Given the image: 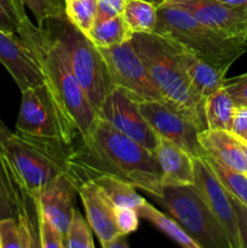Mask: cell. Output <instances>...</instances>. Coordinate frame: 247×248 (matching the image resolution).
<instances>
[{
  "label": "cell",
  "mask_w": 247,
  "mask_h": 248,
  "mask_svg": "<svg viewBox=\"0 0 247 248\" xmlns=\"http://www.w3.org/2000/svg\"><path fill=\"white\" fill-rule=\"evenodd\" d=\"M65 172L77 186L102 176H114L147 191L164 194L155 154L97 116L89 132L80 136L65 159Z\"/></svg>",
  "instance_id": "obj_1"
},
{
  "label": "cell",
  "mask_w": 247,
  "mask_h": 248,
  "mask_svg": "<svg viewBox=\"0 0 247 248\" xmlns=\"http://www.w3.org/2000/svg\"><path fill=\"white\" fill-rule=\"evenodd\" d=\"M18 36L38 58L43 68L45 85L52 98L69 116L79 135L84 136L98 115L73 72L62 41L56 35L51 36L45 28L34 24Z\"/></svg>",
  "instance_id": "obj_2"
},
{
  "label": "cell",
  "mask_w": 247,
  "mask_h": 248,
  "mask_svg": "<svg viewBox=\"0 0 247 248\" xmlns=\"http://www.w3.org/2000/svg\"><path fill=\"white\" fill-rule=\"evenodd\" d=\"M131 41L142 57L161 101L172 110L188 118L200 131L206 130L205 99L191 87L172 41L154 31L133 34Z\"/></svg>",
  "instance_id": "obj_3"
},
{
  "label": "cell",
  "mask_w": 247,
  "mask_h": 248,
  "mask_svg": "<svg viewBox=\"0 0 247 248\" xmlns=\"http://www.w3.org/2000/svg\"><path fill=\"white\" fill-rule=\"evenodd\" d=\"M15 133L50 155L63 169L70 148L80 137L73 121L57 106L45 82L22 90Z\"/></svg>",
  "instance_id": "obj_4"
},
{
  "label": "cell",
  "mask_w": 247,
  "mask_h": 248,
  "mask_svg": "<svg viewBox=\"0 0 247 248\" xmlns=\"http://www.w3.org/2000/svg\"><path fill=\"white\" fill-rule=\"evenodd\" d=\"M154 33L176 41L196 57L225 70L247 51V40L220 35L188 11L172 5L157 6Z\"/></svg>",
  "instance_id": "obj_5"
},
{
  "label": "cell",
  "mask_w": 247,
  "mask_h": 248,
  "mask_svg": "<svg viewBox=\"0 0 247 248\" xmlns=\"http://www.w3.org/2000/svg\"><path fill=\"white\" fill-rule=\"evenodd\" d=\"M57 22L60 27L55 35L64 45L73 72L98 115L104 99L115 87L106 61L98 47L74 24L70 23L67 17L57 18Z\"/></svg>",
  "instance_id": "obj_6"
},
{
  "label": "cell",
  "mask_w": 247,
  "mask_h": 248,
  "mask_svg": "<svg viewBox=\"0 0 247 248\" xmlns=\"http://www.w3.org/2000/svg\"><path fill=\"white\" fill-rule=\"evenodd\" d=\"M155 201L193 237L200 248H230L222 224L194 184L164 186V194Z\"/></svg>",
  "instance_id": "obj_7"
},
{
  "label": "cell",
  "mask_w": 247,
  "mask_h": 248,
  "mask_svg": "<svg viewBox=\"0 0 247 248\" xmlns=\"http://www.w3.org/2000/svg\"><path fill=\"white\" fill-rule=\"evenodd\" d=\"M0 157L15 183L31 200L60 172L65 171L50 155L16 133H12L4 143Z\"/></svg>",
  "instance_id": "obj_8"
},
{
  "label": "cell",
  "mask_w": 247,
  "mask_h": 248,
  "mask_svg": "<svg viewBox=\"0 0 247 248\" xmlns=\"http://www.w3.org/2000/svg\"><path fill=\"white\" fill-rule=\"evenodd\" d=\"M98 50L106 61L114 86L123 87L140 101H161V96L132 41L127 40L107 48L98 47Z\"/></svg>",
  "instance_id": "obj_9"
},
{
  "label": "cell",
  "mask_w": 247,
  "mask_h": 248,
  "mask_svg": "<svg viewBox=\"0 0 247 248\" xmlns=\"http://www.w3.org/2000/svg\"><path fill=\"white\" fill-rule=\"evenodd\" d=\"M140 102L139 98L123 87L115 86L104 99L98 116L145 149L154 153L159 136L143 116L139 108Z\"/></svg>",
  "instance_id": "obj_10"
},
{
  "label": "cell",
  "mask_w": 247,
  "mask_h": 248,
  "mask_svg": "<svg viewBox=\"0 0 247 248\" xmlns=\"http://www.w3.org/2000/svg\"><path fill=\"white\" fill-rule=\"evenodd\" d=\"M162 4L185 10L220 35L247 40V6H232L219 0H165Z\"/></svg>",
  "instance_id": "obj_11"
},
{
  "label": "cell",
  "mask_w": 247,
  "mask_h": 248,
  "mask_svg": "<svg viewBox=\"0 0 247 248\" xmlns=\"http://www.w3.org/2000/svg\"><path fill=\"white\" fill-rule=\"evenodd\" d=\"M194 186L222 224L230 248H241L236 216L230 200V193L220 183L205 156L195 157Z\"/></svg>",
  "instance_id": "obj_12"
},
{
  "label": "cell",
  "mask_w": 247,
  "mask_h": 248,
  "mask_svg": "<svg viewBox=\"0 0 247 248\" xmlns=\"http://www.w3.org/2000/svg\"><path fill=\"white\" fill-rule=\"evenodd\" d=\"M139 108L157 136L181 145L194 157L205 156L198 140L200 130L188 118L172 110L161 101H142Z\"/></svg>",
  "instance_id": "obj_13"
},
{
  "label": "cell",
  "mask_w": 247,
  "mask_h": 248,
  "mask_svg": "<svg viewBox=\"0 0 247 248\" xmlns=\"http://www.w3.org/2000/svg\"><path fill=\"white\" fill-rule=\"evenodd\" d=\"M79 186L65 171L60 172L34 199L35 212L40 213L65 235L74 213Z\"/></svg>",
  "instance_id": "obj_14"
},
{
  "label": "cell",
  "mask_w": 247,
  "mask_h": 248,
  "mask_svg": "<svg viewBox=\"0 0 247 248\" xmlns=\"http://www.w3.org/2000/svg\"><path fill=\"white\" fill-rule=\"evenodd\" d=\"M0 62L14 78L19 90L45 82L43 68L33 51L17 34L0 29Z\"/></svg>",
  "instance_id": "obj_15"
},
{
  "label": "cell",
  "mask_w": 247,
  "mask_h": 248,
  "mask_svg": "<svg viewBox=\"0 0 247 248\" xmlns=\"http://www.w3.org/2000/svg\"><path fill=\"white\" fill-rule=\"evenodd\" d=\"M80 199L85 207L87 222L103 248L120 235L115 219V205L96 181L84 182L79 186Z\"/></svg>",
  "instance_id": "obj_16"
},
{
  "label": "cell",
  "mask_w": 247,
  "mask_h": 248,
  "mask_svg": "<svg viewBox=\"0 0 247 248\" xmlns=\"http://www.w3.org/2000/svg\"><path fill=\"white\" fill-rule=\"evenodd\" d=\"M159 164L162 186H193L195 179V157L181 145L159 136L154 150Z\"/></svg>",
  "instance_id": "obj_17"
},
{
  "label": "cell",
  "mask_w": 247,
  "mask_h": 248,
  "mask_svg": "<svg viewBox=\"0 0 247 248\" xmlns=\"http://www.w3.org/2000/svg\"><path fill=\"white\" fill-rule=\"evenodd\" d=\"M171 41L177 58L183 67L191 87L201 98L206 99L223 86L228 70L205 62L178 43Z\"/></svg>",
  "instance_id": "obj_18"
},
{
  "label": "cell",
  "mask_w": 247,
  "mask_h": 248,
  "mask_svg": "<svg viewBox=\"0 0 247 248\" xmlns=\"http://www.w3.org/2000/svg\"><path fill=\"white\" fill-rule=\"evenodd\" d=\"M198 140L206 156H210L229 169L246 173V156L239 138L230 131L206 128L199 132Z\"/></svg>",
  "instance_id": "obj_19"
},
{
  "label": "cell",
  "mask_w": 247,
  "mask_h": 248,
  "mask_svg": "<svg viewBox=\"0 0 247 248\" xmlns=\"http://www.w3.org/2000/svg\"><path fill=\"white\" fill-rule=\"evenodd\" d=\"M237 104L223 89L211 94L205 99V119L207 128L232 131Z\"/></svg>",
  "instance_id": "obj_20"
},
{
  "label": "cell",
  "mask_w": 247,
  "mask_h": 248,
  "mask_svg": "<svg viewBox=\"0 0 247 248\" xmlns=\"http://www.w3.org/2000/svg\"><path fill=\"white\" fill-rule=\"evenodd\" d=\"M137 212L139 218L148 220L149 223H152L154 227H156L160 232H162L164 234H166L170 239L173 240L174 242H177L178 245H181L182 247L185 248H200L198 244L193 240V237L190 235H188V232L176 222L172 217H169L165 213H162L161 211H159L157 208H155L152 203L148 202L147 200H144L142 202V205L137 208Z\"/></svg>",
  "instance_id": "obj_21"
},
{
  "label": "cell",
  "mask_w": 247,
  "mask_h": 248,
  "mask_svg": "<svg viewBox=\"0 0 247 248\" xmlns=\"http://www.w3.org/2000/svg\"><path fill=\"white\" fill-rule=\"evenodd\" d=\"M86 36L97 47L107 48L131 40L132 33L126 27L123 15H120L111 18L96 19Z\"/></svg>",
  "instance_id": "obj_22"
},
{
  "label": "cell",
  "mask_w": 247,
  "mask_h": 248,
  "mask_svg": "<svg viewBox=\"0 0 247 248\" xmlns=\"http://www.w3.org/2000/svg\"><path fill=\"white\" fill-rule=\"evenodd\" d=\"M123 17L132 35L153 33L157 24V5L147 0H126Z\"/></svg>",
  "instance_id": "obj_23"
},
{
  "label": "cell",
  "mask_w": 247,
  "mask_h": 248,
  "mask_svg": "<svg viewBox=\"0 0 247 248\" xmlns=\"http://www.w3.org/2000/svg\"><path fill=\"white\" fill-rule=\"evenodd\" d=\"M93 181H96L106 190V193L108 194L115 206L132 207L137 210L145 200L136 191V186L133 184L118 178V177L102 176Z\"/></svg>",
  "instance_id": "obj_24"
},
{
  "label": "cell",
  "mask_w": 247,
  "mask_h": 248,
  "mask_svg": "<svg viewBox=\"0 0 247 248\" xmlns=\"http://www.w3.org/2000/svg\"><path fill=\"white\" fill-rule=\"evenodd\" d=\"M22 0H0V29L18 35L23 29L31 26Z\"/></svg>",
  "instance_id": "obj_25"
},
{
  "label": "cell",
  "mask_w": 247,
  "mask_h": 248,
  "mask_svg": "<svg viewBox=\"0 0 247 248\" xmlns=\"http://www.w3.org/2000/svg\"><path fill=\"white\" fill-rule=\"evenodd\" d=\"M64 12L68 21L86 35L96 22L97 0H69Z\"/></svg>",
  "instance_id": "obj_26"
},
{
  "label": "cell",
  "mask_w": 247,
  "mask_h": 248,
  "mask_svg": "<svg viewBox=\"0 0 247 248\" xmlns=\"http://www.w3.org/2000/svg\"><path fill=\"white\" fill-rule=\"evenodd\" d=\"M206 160L210 164V166L212 167V170L215 171V173L217 174L218 179L220 181V183L224 186V188L232 194V196H235L236 199H239L240 201H242L244 203L247 205V176L242 172L235 171V170L229 169V167L224 166L220 162L216 161V160L211 159L210 156H206Z\"/></svg>",
  "instance_id": "obj_27"
},
{
  "label": "cell",
  "mask_w": 247,
  "mask_h": 248,
  "mask_svg": "<svg viewBox=\"0 0 247 248\" xmlns=\"http://www.w3.org/2000/svg\"><path fill=\"white\" fill-rule=\"evenodd\" d=\"M64 247L67 248H93L91 227L87 219L82 217L80 211L75 207L72 220L64 235Z\"/></svg>",
  "instance_id": "obj_28"
},
{
  "label": "cell",
  "mask_w": 247,
  "mask_h": 248,
  "mask_svg": "<svg viewBox=\"0 0 247 248\" xmlns=\"http://www.w3.org/2000/svg\"><path fill=\"white\" fill-rule=\"evenodd\" d=\"M38 22L39 28H44L46 23L65 16L64 6L60 0H22Z\"/></svg>",
  "instance_id": "obj_29"
},
{
  "label": "cell",
  "mask_w": 247,
  "mask_h": 248,
  "mask_svg": "<svg viewBox=\"0 0 247 248\" xmlns=\"http://www.w3.org/2000/svg\"><path fill=\"white\" fill-rule=\"evenodd\" d=\"M40 248H65L64 234L48 222L44 216L35 212Z\"/></svg>",
  "instance_id": "obj_30"
},
{
  "label": "cell",
  "mask_w": 247,
  "mask_h": 248,
  "mask_svg": "<svg viewBox=\"0 0 247 248\" xmlns=\"http://www.w3.org/2000/svg\"><path fill=\"white\" fill-rule=\"evenodd\" d=\"M115 219L121 234L135 232L139 225V216L136 208L115 206Z\"/></svg>",
  "instance_id": "obj_31"
},
{
  "label": "cell",
  "mask_w": 247,
  "mask_h": 248,
  "mask_svg": "<svg viewBox=\"0 0 247 248\" xmlns=\"http://www.w3.org/2000/svg\"><path fill=\"white\" fill-rule=\"evenodd\" d=\"M223 89L229 93L237 106H247V73L232 79H225Z\"/></svg>",
  "instance_id": "obj_32"
},
{
  "label": "cell",
  "mask_w": 247,
  "mask_h": 248,
  "mask_svg": "<svg viewBox=\"0 0 247 248\" xmlns=\"http://www.w3.org/2000/svg\"><path fill=\"white\" fill-rule=\"evenodd\" d=\"M230 200H232L235 216H236L241 248H247V205L235 196H232V194H230Z\"/></svg>",
  "instance_id": "obj_33"
},
{
  "label": "cell",
  "mask_w": 247,
  "mask_h": 248,
  "mask_svg": "<svg viewBox=\"0 0 247 248\" xmlns=\"http://www.w3.org/2000/svg\"><path fill=\"white\" fill-rule=\"evenodd\" d=\"M126 0H97L96 19H107L123 15Z\"/></svg>",
  "instance_id": "obj_34"
},
{
  "label": "cell",
  "mask_w": 247,
  "mask_h": 248,
  "mask_svg": "<svg viewBox=\"0 0 247 248\" xmlns=\"http://www.w3.org/2000/svg\"><path fill=\"white\" fill-rule=\"evenodd\" d=\"M230 132L236 137H242L247 133V106H237Z\"/></svg>",
  "instance_id": "obj_35"
},
{
  "label": "cell",
  "mask_w": 247,
  "mask_h": 248,
  "mask_svg": "<svg viewBox=\"0 0 247 248\" xmlns=\"http://www.w3.org/2000/svg\"><path fill=\"white\" fill-rule=\"evenodd\" d=\"M126 236H127V235L125 234L118 235V236L114 237V239L107 245L106 248H127L128 244Z\"/></svg>",
  "instance_id": "obj_36"
},
{
  "label": "cell",
  "mask_w": 247,
  "mask_h": 248,
  "mask_svg": "<svg viewBox=\"0 0 247 248\" xmlns=\"http://www.w3.org/2000/svg\"><path fill=\"white\" fill-rule=\"evenodd\" d=\"M12 133L14 132H11V131L0 121V152H1L2 147H4V143L6 142L7 138H9Z\"/></svg>",
  "instance_id": "obj_37"
},
{
  "label": "cell",
  "mask_w": 247,
  "mask_h": 248,
  "mask_svg": "<svg viewBox=\"0 0 247 248\" xmlns=\"http://www.w3.org/2000/svg\"><path fill=\"white\" fill-rule=\"evenodd\" d=\"M219 1L232 5V6H247V0H219Z\"/></svg>",
  "instance_id": "obj_38"
},
{
  "label": "cell",
  "mask_w": 247,
  "mask_h": 248,
  "mask_svg": "<svg viewBox=\"0 0 247 248\" xmlns=\"http://www.w3.org/2000/svg\"><path fill=\"white\" fill-rule=\"evenodd\" d=\"M239 142H240V144H241V148H242V150H244V154H245V156H246V160H247V143L245 142V140H242L241 138H239Z\"/></svg>",
  "instance_id": "obj_39"
},
{
  "label": "cell",
  "mask_w": 247,
  "mask_h": 248,
  "mask_svg": "<svg viewBox=\"0 0 247 248\" xmlns=\"http://www.w3.org/2000/svg\"><path fill=\"white\" fill-rule=\"evenodd\" d=\"M147 1H152V2H154V4H156L157 6H159V5L162 4V2H164L165 0H147Z\"/></svg>",
  "instance_id": "obj_40"
},
{
  "label": "cell",
  "mask_w": 247,
  "mask_h": 248,
  "mask_svg": "<svg viewBox=\"0 0 247 248\" xmlns=\"http://www.w3.org/2000/svg\"><path fill=\"white\" fill-rule=\"evenodd\" d=\"M239 138H241V140H245V142H246V143H247V133H245V135H244V136H242V137H239Z\"/></svg>",
  "instance_id": "obj_41"
},
{
  "label": "cell",
  "mask_w": 247,
  "mask_h": 248,
  "mask_svg": "<svg viewBox=\"0 0 247 248\" xmlns=\"http://www.w3.org/2000/svg\"><path fill=\"white\" fill-rule=\"evenodd\" d=\"M65 1H69V0H64V2H65Z\"/></svg>",
  "instance_id": "obj_42"
},
{
  "label": "cell",
  "mask_w": 247,
  "mask_h": 248,
  "mask_svg": "<svg viewBox=\"0 0 247 248\" xmlns=\"http://www.w3.org/2000/svg\"><path fill=\"white\" fill-rule=\"evenodd\" d=\"M245 174H246V176H247V172H246V173H245Z\"/></svg>",
  "instance_id": "obj_43"
}]
</instances>
